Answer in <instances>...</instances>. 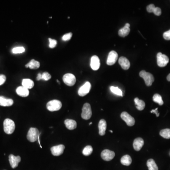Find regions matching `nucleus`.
I'll use <instances>...</instances> for the list:
<instances>
[{"label":"nucleus","instance_id":"obj_34","mask_svg":"<svg viewBox=\"0 0 170 170\" xmlns=\"http://www.w3.org/2000/svg\"><path fill=\"white\" fill-rule=\"evenodd\" d=\"M49 41V47L50 48H54L57 45V42L56 40L53 39H50L49 38L48 39Z\"/></svg>","mask_w":170,"mask_h":170},{"label":"nucleus","instance_id":"obj_8","mask_svg":"<svg viewBox=\"0 0 170 170\" xmlns=\"http://www.w3.org/2000/svg\"><path fill=\"white\" fill-rule=\"evenodd\" d=\"M121 117L127 124L129 126H132L135 124V121L133 117L129 115L126 112H122L121 115Z\"/></svg>","mask_w":170,"mask_h":170},{"label":"nucleus","instance_id":"obj_15","mask_svg":"<svg viewBox=\"0 0 170 170\" xmlns=\"http://www.w3.org/2000/svg\"><path fill=\"white\" fill-rule=\"evenodd\" d=\"M147 11L149 13H154L155 15L160 16L162 13L161 9L159 7H156L155 5L151 4L147 7Z\"/></svg>","mask_w":170,"mask_h":170},{"label":"nucleus","instance_id":"obj_20","mask_svg":"<svg viewBox=\"0 0 170 170\" xmlns=\"http://www.w3.org/2000/svg\"><path fill=\"white\" fill-rule=\"evenodd\" d=\"M129 27H130L129 24L126 23L124 28H121L119 31V32H118L119 36L123 37L127 36L130 32Z\"/></svg>","mask_w":170,"mask_h":170},{"label":"nucleus","instance_id":"obj_29","mask_svg":"<svg viewBox=\"0 0 170 170\" xmlns=\"http://www.w3.org/2000/svg\"><path fill=\"white\" fill-rule=\"evenodd\" d=\"M153 99L154 102L159 104L160 105H162L163 104V101L162 99V97L158 94H154Z\"/></svg>","mask_w":170,"mask_h":170},{"label":"nucleus","instance_id":"obj_18","mask_svg":"<svg viewBox=\"0 0 170 170\" xmlns=\"http://www.w3.org/2000/svg\"><path fill=\"white\" fill-rule=\"evenodd\" d=\"M16 93L20 97H25L29 95V90L22 86H19L16 89Z\"/></svg>","mask_w":170,"mask_h":170},{"label":"nucleus","instance_id":"obj_22","mask_svg":"<svg viewBox=\"0 0 170 170\" xmlns=\"http://www.w3.org/2000/svg\"><path fill=\"white\" fill-rule=\"evenodd\" d=\"M66 127L70 130H73L77 128V122L71 119H66L64 121Z\"/></svg>","mask_w":170,"mask_h":170},{"label":"nucleus","instance_id":"obj_30","mask_svg":"<svg viewBox=\"0 0 170 170\" xmlns=\"http://www.w3.org/2000/svg\"><path fill=\"white\" fill-rule=\"evenodd\" d=\"M92 152H93L92 147L91 146H87L83 149L82 153L84 155L89 156L92 154Z\"/></svg>","mask_w":170,"mask_h":170},{"label":"nucleus","instance_id":"obj_36","mask_svg":"<svg viewBox=\"0 0 170 170\" xmlns=\"http://www.w3.org/2000/svg\"><path fill=\"white\" fill-rule=\"evenodd\" d=\"M163 37L164 39L170 40V29L169 31L164 32L163 34Z\"/></svg>","mask_w":170,"mask_h":170},{"label":"nucleus","instance_id":"obj_13","mask_svg":"<svg viewBox=\"0 0 170 170\" xmlns=\"http://www.w3.org/2000/svg\"><path fill=\"white\" fill-rule=\"evenodd\" d=\"M9 160L11 167L14 169L16 168L19 165V163L21 161V157L20 156H16L11 154L9 156Z\"/></svg>","mask_w":170,"mask_h":170},{"label":"nucleus","instance_id":"obj_1","mask_svg":"<svg viewBox=\"0 0 170 170\" xmlns=\"http://www.w3.org/2000/svg\"><path fill=\"white\" fill-rule=\"evenodd\" d=\"M4 129L5 132L7 134L13 133L15 129V124L11 119H6L4 122Z\"/></svg>","mask_w":170,"mask_h":170},{"label":"nucleus","instance_id":"obj_6","mask_svg":"<svg viewBox=\"0 0 170 170\" xmlns=\"http://www.w3.org/2000/svg\"><path fill=\"white\" fill-rule=\"evenodd\" d=\"M169 62V59L166 55L158 52L157 54V65L160 67H164L167 65Z\"/></svg>","mask_w":170,"mask_h":170},{"label":"nucleus","instance_id":"obj_27","mask_svg":"<svg viewBox=\"0 0 170 170\" xmlns=\"http://www.w3.org/2000/svg\"><path fill=\"white\" fill-rule=\"evenodd\" d=\"M147 166L149 170H158V168L155 162L152 159H150L147 161Z\"/></svg>","mask_w":170,"mask_h":170},{"label":"nucleus","instance_id":"obj_38","mask_svg":"<svg viewBox=\"0 0 170 170\" xmlns=\"http://www.w3.org/2000/svg\"><path fill=\"white\" fill-rule=\"evenodd\" d=\"M157 110L158 108H156L155 110H152L151 111V113H154L156 114V116L158 117L159 116V113H158V111H157Z\"/></svg>","mask_w":170,"mask_h":170},{"label":"nucleus","instance_id":"obj_35","mask_svg":"<svg viewBox=\"0 0 170 170\" xmlns=\"http://www.w3.org/2000/svg\"><path fill=\"white\" fill-rule=\"evenodd\" d=\"M72 36V33L71 32H70L69 33H67L63 35L62 37V40L64 41H69L70 39H71Z\"/></svg>","mask_w":170,"mask_h":170},{"label":"nucleus","instance_id":"obj_4","mask_svg":"<svg viewBox=\"0 0 170 170\" xmlns=\"http://www.w3.org/2000/svg\"><path fill=\"white\" fill-rule=\"evenodd\" d=\"M40 136L39 132V129L35 128H31L28 131L27 134V139L31 142H34L38 140V138Z\"/></svg>","mask_w":170,"mask_h":170},{"label":"nucleus","instance_id":"obj_12","mask_svg":"<svg viewBox=\"0 0 170 170\" xmlns=\"http://www.w3.org/2000/svg\"><path fill=\"white\" fill-rule=\"evenodd\" d=\"M65 149V146L63 145H59L54 146L51 148L52 154L54 156H59L63 154Z\"/></svg>","mask_w":170,"mask_h":170},{"label":"nucleus","instance_id":"obj_31","mask_svg":"<svg viewBox=\"0 0 170 170\" xmlns=\"http://www.w3.org/2000/svg\"><path fill=\"white\" fill-rule=\"evenodd\" d=\"M110 90H111L112 92H113L114 94L118 95V96H121V97L123 96L122 91L118 87H114V86H111Z\"/></svg>","mask_w":170,"mask_h":170},{"label":"nucleus","instance_id":"obj_7","mask_svg":"<svg viewBox=\"0 0 170 170\" xmlns=\"http://www.w3.org/2000/svg\"><path fill=\"white\" fill-rule=\"evenodd\" d=\"M62 79L64 83L68 86H73L76 83V77L73 74H65L63 76Z\"/></svg>","mask_w":170,"mask_h":170},{"label":"nucleus","instance_id":"obj_11","mask_svg":"<svg viewBox=\"0 0 170 170\" xmlns=\"http://www.w3.org/2000/svg\"><path fill=\"white\" fill-rule=\"evenodd\" d=\"M118 58V54L115 51H112L110 52L109 54L106 62L107 65H113L116 63Z\"/></svg>","mask_w":170,"mask_h":170},{"label":"nucleus","instance_id":"obj_19","mask_svg":"<svg viewBox=\"0 0 170 170\" xmlns=\"http://www.w3.org/2000/svg\"><path fill=\"white\" fill-rule=\"evenodd\" d=\"M106 122L104 119H101L98 124L99 134L100 136L105 135L106 129Z\"/></svg>","mask_w":170,"mask_h":170},{"label":"nucleus","instance_id":"obj_24","mask_svg":"<svg viewBox=\"0 0 170 170\" xmlns=\"http://www.w3.org/2000/svg\"><path fill=\"white\" fill-rule=\"evenodd\" d=\"M40 66V62L34 59H32L25 65L26 68H29L31 69H39Z\"/></svg>","mask_w":170,"mask_h":170},{"label":"nucleus","instance_id":"obj_14","mask_svg":"<svg viewBox=\"0 0 170 170\" xmlns=\"http://www.w3.org/2000/svg\"><path fill=\"white\" fill-rule=\"evenodd\" d=\"M90 66L92 70H97L99 69L100 66V62L98 56L94 55L91 57Z\"/></svg>","mask_w":170,"mask_h":170},{"label":"nucleus","instance_id":"obj_28","mask_svg":"<svg viewBox=\"0 0 170 170\" xmlns=\"http://www.w3.org/2000/svg\"><path fill=\"white\" fill-rule=\"evenodd\" d=\"M160 135L164 139H170V129H162L160 132Z\"/></svg>","mask_w":170,"mask_h":170},{"label":"nucleus","instance_id":"obj_39","mask_svg":"<svg viewBox=\"0 0 170 170\" xmlns=\"http://www.w3.org/2000/svg\"><path fill=\"white\" fill-rule=\"evenodd\" d=\"M42 79V74L39 73L37 75V77H36V80L37 81H40Z\"/></svg>","mask_w":170,"mask_h":170},{"label":"nucleus","instance_id":"obj_25","mask_svg":"<svg viewBox=\"0 0 170 170\" xmlns=\"http://www.w3.org/2000/svg\"><path fill=\"white\" fill-rule=\"evenodd\" d=\"M121 162L124 166H129L132 163L131 158L129 155H125L121 157Z\"/></svg>","mask_w":170,"mask_h":170},{"label":"nucleus","instance_id":"obj_43","mask_svg":"<svg viewBox=\"0 0 170 170\" xmlns=\"http://www.w3.org/2000/svg\"><path fill=\"white\" fill-rule=\"evenodd\" d=\"M92 122H90V123L89 124V125H92Z\"/></svg>","mask_w":170,"mask_h":170},{"label":"nucleus","instance_id":"obj_5","mask_svg":"<svg viewBox=\"0 0 170 170\" xmlns=\"http://www.w3.org/2000/svg\"><path fill=\"white\" fill-rule=\"evenodd\" d=\"M92 110L91 106L89 103H85L82 108L81 117L84 120H87L91 118L92 116Z\"/></svg>","mask_w":170,"mask_h":170},{"label":"nucleus","instance_id":"obj_26","mask_svg":"<svg viewBox=\"0 0 170 170\" xmlns=\"http://www.w3.org/2000/svg\"><path fill=\"white\" fill-rule=\"evenodd\" d=\"M134 102L137 110H139V111H142L144 109L145 107V102L143 101L140 100L137 97L134 99Z\"/></svg>","mask_w":170,"mask_h":170},{"label":"nucleus","instance_id":"obj_32","mask_svg":"<svg viewBox=\"0 0 170 170\" xmlns=\"http://www.w3.org/2000/svg\"><path fill=\"white\" fill-rule=\"evenodd\" d=\"M25 49L22 46L14 47L12 50L13 54H22L23 52H25Z\"/></svg>","mask_w":170,"mask_h":170},{"label":"nucleus","instance_id":"obj_3","mask_svg":"<svg viewBox=\"0 0 170 170\" xmlns=\"http://www.w3.org/2000/svg\"><path fill=\"white\" fill-rule=\"evenodd\" d=\"M62 107V102L58 100L50 101L48 102L46 105L47 109L50 112L59 111Z\"/></svg>","mask_w":170,"mask_h":170},{"label":"nucleus","instance_id":"obj_10","mask_svg":"<svg viewBox=\"0 0 170 170\" xmlns=\"http://www.w3.org/2000/svg\"><path fill=\"white\" fill-rule=\"evenodd\" d=\"M102 158L106 161H110L112 160L115 156V153L114 152L108 149H105L102 152Z\"/></svg>","mask_w":170,"mask_h":170},{"label":"nucleus","instance_id":"obj_17","mask_svg":"<svg viewBox=\"0 0 170 170\" xmlns=\"http://www.w3.org/2000/svg\"><path fill=\"white\" fill-rule=\"evenodd\" d=\"M144 144V140L141 137H137L134 140L133 144V147L136 151H139L140 150H141Z\"/></svg>","mask_w":170,"mask_h":170},{"label":"nucleus","instance_id":"obj_37","mask_svg":"<svg viewBox=\"0 0 170 170\" xmlns=\"http://www.w3.org/2000/svg\"><path fill=\"white\" fill-rule=\"evenodd\" d=\"M6 80V77L4 75H0V86L4 84Z\"/></svg>","mask_w":170,"mask_h":170},{"label":"nucleus","instance_id":"obj_41","mask_svg":"<svg viewBox=\"0 0 170 170\" xmlns=\"http://www.w3.org/2000/svg\"><path fill=\"white\" fill-rule=\"evenodd\" d=\"M57 83H58L59 84H61V83H60V82L58 80V79H57Z\"/></svg>","mask_w":170,"mask_h":170},{"label":"nucleus","instance_id":"obj_16","mask_svg":"<svg viewBox=\"0 0 170 170\" xmlns=\"http://www.w3.org/2000/svg\"><path fill=\"white\" fill-rule=\"evenodd\" d=\"M119 63L121 67V68L124 70H128L131 65L129 60L126 58V57L123 56L120 57L119 59Z\"/></svg>","mask_w":170,"mask_h":170},{"label":"nucleus","instance_id":"obj_9","mask_svg":"<svg viewBox=\"0 0 170 170\" xmlns=\"http://www.w3.org/2000/svg\"><path fill=\"white\" fill-rule=\"evenodd\" d=\"M91 85L89 82H86L78 89V94L81 97H84L89 93L91 89Z\"/></svg>","mask_w":170,"mask_h":170},{"label":"nucleus","instance_id":"obj_40","mask_svg":"<svg viewBox=\"0 0 170 170\" xmlns=\"http://www.w3.org/2000/svg\"><path fill=\"white\" fill-rule=\"evenodd\" d=\"M167 80L168 81H170V73L168 75L167 77Z\"/></svg>","mask_w":170,"mask_h":170},{"label":"nucleus","instance_id":"obj_42","mask_svg":"<svg viewBox=\"0 0 170 170\" xmlns=\"http://www.w3.org/2000/svg\"><path fill=\"white\" fill-rule=\"evenodd\" d=\"M110 131L111 132V133H113V131H112V130H111V131Z\"/></svg>","mask_w":170,"mask_h":170},{"label":"nucleus","instance_id":"obj_33","mask_svg":"<svg viewBox=\"0 0 170 170\" xmlns=\"http://www.w3.org/2000/svg\"><path fill=\"white\" fill-rule=\"evenodd\" d=\"M51 78V75L47 72H43L42 74V79L45 81H49Z\"/></svg>","mask_w":170,"mask_h":170},{"label":"nucleus","instance_id":"obj_2","mask_svg":"<svg viewBox=\"0 0 170 170\" xmlns=\"http://www.w3.org/2000/svg\"><path fill=\"white\" fill-rule=\"evenodd\" d=\"M139 75L140 77L143 78L147 86H151L155 81L153 75L149 72H146L144 70H141Z\"/></svg>","mask_w":170,"mask_h":170},{"label":"nucleus","instance_id":"obj_21","mask_svg":"<svg viewBox=\"0 0 170 170\" xmlns=\"http://www.w3.org/2000/svg\"><path fill=\"white\" fill-rule=\"evenodd\" d=\"M13 100L7 99L3 96H0V105L2 106H11L13 104Z\"/></svg>","mask_w":170,"mask_h":170},{"label":"nucleus","instance_id":"obj_23","mask_svg":"<svg viewBox=\"0 0 170 170\" xmlns=\"http://www.w3.org/2000/svg\"><path fill=\"white\" fill-rule=\"evenodd\" d=\"M22 86L29 89H32L34 87V82L31 79L26 78V79H23L22 80Z\"/></svg>","mask_w":170,"mask_h":170}]
</instances>
